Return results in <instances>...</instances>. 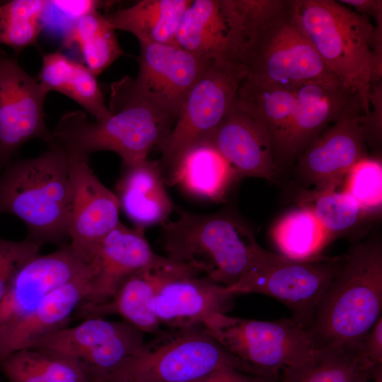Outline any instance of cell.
Returning a JSON list of instances; mask_svg holds the SVG:
<instances>
[{
    "mask_svg": "<svg viewBox=\"0 0 382 382\" xmlns=\"http://www.w3.org/2000/svg\"><path fill=\"white\" fill-rule=\"evenodd\" d=\"M231 25L228 60L243 78L294 91L337 77L325 66L296 19L294 0H225Z\"/></svg>",
    "mask_w": 382,
    "mask_h": 382,
    "instance_id": "obj_1",
    "label": "cell"
},
{
    "mask_svg": "<svg viewBox=\"0 0 382 382\" xmlns=\"http://www.w3.org/2000/svg\"><path fill=\"white\" fill-rule=\"evenodd\" d=\"M108 108L109 116L95 122L83 111L66 113L52 131L49 144L87 161L94 152L110 151L120 155L123 165H132L158 149L175 122L144 98L129 76L111 84Z\"/></svg>",
    "mask_w": 382,
    "mask_h": 382,
    "instance_id": "obj_2",
    "label": "cell"
},
{
    "mask_svg": "<svg viewBox=\"0 0 382 382\" xmlns=\"http://www.w3.org/2000/svg\"><path fill=\"white\" fill-rule=\"evenodd\" d=\"M178 215L162 225L161 243L166 257L203 272L219 284L231 286L272 253L258 244L245 224L230 214L178 209Z\"/></svg>",
    "mask_w": 382,
    "mask_h": 382,
    "instance_id": "obj_3",
    "label": "cell"
},
{
    "mask_svg": "<svg viewBox=\"0 0 382 382\" xmlns=\"http://www.w3.org/2000/svg\"><path fill=\"white\" fill-rule=\"evenodd\" d=\"M382 309V245L378 238L354 244L315 311L309 332L320 347H360Z\"/></svg>",
    "mask_w": 382,
    "mask_h": 382,
    "instance_id": "obj_4",
    "label": "cell"
},
{
    "mask_svg": "<svg viewBox=\"0 0 382 382\" xmlns=\"http://www.w3.org/2000/svg\"><path fill=\"white\" fill-rule=\"evenodd\" d=\"M69 163L50 144L39 156L13 160L0 172V214L8 213L27 226V238L42 245H68Z\"/></svg>",
    "mask_w": 382,
    "mask_h": 382,
    "instance_id": "obj_5",
    "label": "cell"
},
{
    "mask_svg": "<svg viewBox=\"0 0 382 382\" xmlns=\"http://www.w3.org/2000/svg\"><path fill=\"white\" fill-rule=\"evenodd\" d=\"M222 367L267 378L226 350L201 324L160 332L116 366L105 382H193Z\"/></svg>",
    "mask_w": 382,
    "mask_h": 382,
    "instance_id": "obj_6",
    "label": "cell"
},
{
    "mask_svg": "<svg viewBox=\"0 0 382 382\" xmlns=\"http://www.w3.org/2000/svg\"><path fill=\"white\" fill-rule=\"evenodd\" d=\"M303 33L328 69L369 111L370 42L374 25L370 18L332 0H294Z\"/></svg>",
    "mask_w": 382,
    "mask_h": 382,
    "instance_id": "obj_7",
    "label": "cell"
},
{
    "mask_svg": "<svg viewBox=\"0 0 382 382\" xmlns=\"http://www.w3.org/2000/svg\"><path fill=\"white\" fill-rule=\"evenodd\" d=\"M203 325L226 350L276 381L284 372L306 367L320 349L308 329L293 318L269 321L216 313Z\"/></svg>",
    "mask_w": 382,
    "mask_h": 382,
    "instance_id": "obj_8",
    "label": "cell"
},
{
    "mask_svg": "<svg viewBox=\"0 0 382 382\" xmlns=\"http://www.w3.org/2000/svg\"><path fill=\"white\" fill-rule=\"evenodd\" d=\"M344 255L299 260L280 253L248 271L227 289L238 294L272 297L292 312L293 318L308 329L317 306L337 273Z\"/></svg>",
    "mask_w": 382,
    "mask_h": 382,
    "instance_id": "obj_9",
    "label": "cell"
},
{
    "mask_svg": "<svg viewBox=\"0 0 382 382\" xmlns=\"http://www.w3.org/2000/svg\"><path fill=\"white\" fill-rule=\"evenodd\" d=\"M243 79L239 66L221 59L214 60L195 83L158 149L163 178L189 149L209 137L231 107Z\"/></svg>",
    "mask_w": 382,
    "mask_h": 382,
    "instance_id": "obj_10",
    "label": "cell"
},
{
    "mask_svg": "<svg viewBox=\"0 0 382 382\" xmlns=\"http://www.w3.org/2000/svg\"><path fill=\"white\" fill-rule=\"evenodd\" d=\"M144 334L125 320L91 317L46 336L30 348L74 361L90 382H105L116 366L142 347Z\"/></svg>",
    "mask_w": 382,
    "mask_h": 382,
    "instance_id": "obj_11",
    "label": "cell"
},
{
    "mask_svg": "<svg viewBox=\"0 0 382 382\" xmlns=\"http://www.w3.org/2000/svg\"><path fill=\"white\" fill-rule=\"evenodd\" d=\"M47 93L38 79L0 46V172L28 141H52L44 114Z\"/></svg>",
    "mask_w": 382,
    "mask_h": 382,
    "instance_id": "obj_12",
    "label": "cell"
},
{
    "mask_svg": "<svg viewBox=\"0 0 382 382\" xmlns=\"http://www.w3.org/2000/svg\"><path fill=\"white\" fill-rule=\"evenodd\" d=\"M294 91L296 96L294 114L273 146L281 173L292 168L299 156L327 127L360 102L337 77L311 81Z\"/></svg>",
    "mask_w": 382,
    "mask_h": 382,
    "instance_id": "obj_13",
    "label": "cell"
},
{
    "mask_svg": "<svg viewBox=\"0 0 382 382\" xmlns=\"http://www.w3.org/2000/svg\"><path fill=\"white\" fill-rule=\"evenodd\" d=\"M360 102L349 108L297 158V179L305 189L336 190L353 166L366 157V142L359 123Z\"/></svg>",
    "mask_w": 382,
    "mask_h": 382,
    "instance_id": "obj_14",
    "label": "cell"
},
{
    "mask_svg": "<svg viewBox=\"0 0 382 382\" xmlns=\"http://www.w3.org/2000/svg\"><path fill=\"white\" fill-rule=\"evenodd\" d=\"M139 45V68L133 84L144 98L176 121L189 92L214 60L178 45Z\"/></svg>",
    "mask_w": 382,
    "mask_h": 382,
    "instance_id": "obj_15",
    "label": "cell"
},
{
    "mask_svg": "<svg viewBox=\"0 0 382 382\" xmlns=\"http://www.w3.org/2000/svg\"><path fill=\"white\" fill-rule=\"evenodd\" d=\"M69 163V245L87 264L93 260L103 239L119 223L115 193L93 173L88 161L68 157Z\"/></svg>",
    "mask_w": 382,
    "mask_h": 382,
    "instance_id": "obj_16",
    "label": "cell"
},
{
    "mask_svg": "<svg viewBox=\"0 0 382 382\" xmlns=\"http://www.w3.org/2000/svg\"><path fill=\"white\" fill-rule=\"evenodd\" d=\"M197 270L178 263L160 282L153 308L160 324L181 328L203 324L216 313L230 308L234 294Z\"/></svg>",
    "mask_w": 382,
    "mask_h": 382,
    "instance_id": "obj_17",
    "label": "cell"
},
{
    "mask_svg": "<svg viewBox=\"0 0 382 382\" xmlns=\"http://www.w3.org/2000/svg\"><path fill=\"white\" fill-rule=\"evenodd\" d=\"M88 265L69 243L49 254H37L23 263L0 302V338L49 293L71 279Z\"/></svg>",
    "mask_w": 382,
    "mask_h": 382,
    "instance_id": "obj_18",
    "label": "cell"
},
{
    "mask_svg": "<svg viewBox=\"0 0 382 382\" xmlns=\"http://www.w3.org/2000/svg\"><path fill=\"white\" fill-rule=\"evenodd\" d=\"M165 256L156 254L144 229L120 222L103 239L92 262L96 272L78 312L105 303L134 273L158 264Z\"/></svg>",
    "mask_w": 382,
    "mask_h": 382,
    "instance_id": "obj_19",
    "label": "cell"
},
{
    "mask_svg": "<svg viewBox=\"0 0 382 382\" xmlns=\"http://www.w3.org/2000/svg\"><path fill=\"white\" fill-rule=\"evenodd\" d=\"M207 140L234 169L239 180L256 177L274 181L281 173L269 137L234 102Z\"/></svg>",
    "mask_w": 382,
    "mask_h": 382,
    "instance_id": "obj_20",
    "label": "cell"
},
{
    "mask_svg": "<svg viewBox=\"0 0 382 382\" xmlns=\"http://www.w3.org/2000/svg\"><path fill=\"white\" fill-rule=\"evenodd\" d=\"M96 272L94 262L49 293L21 321L0 338V361L18 350L30 348L46 336L67 327L84 299Z\"/></svg>",
    "mask_w": 382,
    "mask_h": 382,
    "instance_id": "obj_21",
    "label": "cell"
},
{
    "mask_svg": "<svg viewBox=\"0 0 382 382\" xmlns=\"http://www.w3.org/2000/svg\"><path fill=\"white\" fill-rule=\"evenodd\" d=\"M166 184L158 161L147 158L123 165L115 195L120 208L135 227L145 229L168 220L173 205Z\"/></svg>",
    "mask_w": 382,
    "mask_h": 382,
    "instance_id": "obj_22",
    "label": "cell"
},
{
    "mask_svg": "<svg viewBox=\"0 0 382 382\" xmlns=\"http://www.w3.org/2000/svg\"><path fill=\"white\" fill-rule=\"evenodd\" d=\"M178 262L165 256L156 265L130 276L108 302L78 312L88 318L119 314L144 333L158 332L160 323L153 303L158 286L164 276Z\"/></svg>",
    "mask_w": 382,
    "mask_h": 382,
    "instance_id": "obj_23",
    "label": "cell"
},
{
    "mask_svg": "<svg viewBox=\"0 0 382 382\" xmlns=\"http://www.w3.org/2000/svg\"><path fill=\"white\" fill-rule=\"evenodd\" d=\"M191 196L219 202L239 180L228 161L207 139L189 149L164 177Z\"/></svg>",
    "mask_w": 382,
    "mask_h": 382,
    "instance_id": "obj_24",
    "label": "cell"
},
{
    "mask_svg": "<svg viewBox=\"0 0 382 382\" xmlns=\"http://www.w3.org/2000/svg\"><path fill=\"white\" fill-rule=\"evenodd\" d=\"M178 46L207 59H226L231 27L224 0H191L180 18Z\"/></svg>",
    "mask_w": 382,
    "mask_h": 382,
    "instance_id": "obj_25",
    "label": "cell"
},
{
    "mask_svg": "<svg viewBox=\"0 0 382 382\" xmlns=\"http://www.w3.org/2000/svg\"><path fill=\"white\" fill-rule=\"evenodd\" d=\"M37 79L48 93L57 91L68 96L96 121L108 117L110 113L96 76L85 65L61 52L43 55Z\"/></svg>",
    "mask_w": 382,
    "mask_h": 382,
    "instance_id": "obj_26",
    "label": "cell"
},
{
    "mask_svg": "<svg viewBox=\"0 0 382 382\" xmlns=\"http://www.w3.org/2000/svg\"><path fill=\"white\" fill-rule=\"evenodd\" d=\"M190 1L141 0L105 16L115 30L132 33L139 42L178 45V26Z\"/></svg>",
    "mask_w": 382,
    "mask_h": 382,
    "instance_id": "obj_27",
    "label": "cell"
},
{
    "mask_svg": "<svg viewBox=\"0 0 382 382\" xmlns=\"http://www.w3.org/2000/svg\"><path fill=\"white\" fill-rule=\"evenodd\" d=\"M233 102L263 129L273 149L294 114L296 96L282 86L243 78Z\"/></svg>",
    "mask_w": 382,
    "mask_h": 382,
    "instance_id": "obj_28",
    "label": "cell"
},
{
    "mask_svg": "<svg viewBox=\"0 0 382 382\" xmlns=\"http://www.w3.org/2000/svg\"><path fill=\"white\" fill-rule=\"evenodd\" d=\"M63 45L76 47L85 66L96 76L124 54L115 30L97 10L75 19L64 37Z\"/></svg>",
    "mask_w": 382,
    "mask_h": 382,
    "instance_id": "obj_29",
    "label": "cell"
},
{
    "mask_svg": "<svg viewBox=\"0 0 382 382\" xmlns=\"http://www.w3.org/2000/svg\"><path fill=\"white\" fill-rule=\"evenodd\" d=\"M0 371L9 382H90L74 361L34 348L22 349L4 358Z\"/></svg>",
    "mask_w": 382,
    "mask_h": 382,
    "instance_id": "obj_30",
    "label": "cell"
},
{
    "mask_svg": "<svg viewBox=\"0 0 382 382\" xmlns=\"http://www.w3.org/2000/svg\"><path fill=\"white\" fill-rule=\"evenodd\" d=\"M382 366H376L360 347L332 345L320 347L313 360L297 371L294 382H369Z\"/></svg>",
    "mask_w": 382,
    "mask_h": 382,
    "instance_id": "obj_31",
    "label": "cell"
},
{
    "mask_svg": "<svg viewBox=\"0 0 382 382\" xmlns=\"http://www.w3.org/2000/svg\"><path fill=\"white\" fill-rule=\"evenodd\" d=\"M272 238L280 254L291 259L319 257L332 241L330 233L307 208L299 207L285 214L274 225Z\"/></svg>",
    "mask_w": 382,
    "mask_h": 382,
    "instance_id": "obj_32",
    "label": "cell"
},
{
    "mask_svg": "<svg viewBox=\"0 0 382 382\" xmlns=\"http://www.w3.org/2000/svg\"><path fill=\"white\" fill-rule=\"evenodd\" d=\"M299 207L309 209L330 233L332 241L345 234L368 216L345 191H316L303 188Z\"/></svg>",
    "mask_w": 382,
    "mask_h": 382,
    "instance_id": "obj_33",
    "label": "cell"
},
{
    "mask_svg": "<svg viewBox=\"0 0 382 382\" xmlns=\"http://www.w3.org/2000/svg\"><path fill=\"white\" fill-rule=\"evenodd\" d=\"M50 1L12 0L0 5V45L19 53L35 45L43 28L42 16Z\"/></svg>",
    "mask_w": 382,
    "mask_h": 382,
    "instance_id": "obj_34",
    "label": "cell"
},
{
    "mask_svg": "<svg viewBox=\"0 0 382 382\" xmlns=\"http://www.w3.org/2000/svg\"><path fill=\"white\" fill-rule=\"evenodd\" d=\"M344 191L368 215L379 212L382 204V165L377 158L357 161L345 178Z\"/></svg>",
    "mask_w": 382,
    "mask_h": 382,
    "instance_id": "obj_35",
    "label": "cell"
},
{
    "mask_svg": "<svg viewBox=\"0 0 382 382\" xmlns=\"http://www.w3.org/2000/svg\"><path fill=\"white\" fill-rule=\"evenodd\" d=\"M369 111L359 117L365 142L373 149H379L382 133V83L370 86Z\"/></svg>",
    "mask_w": 382,
    "mask_h": 382,
    "instance_id": "obj_36",
    "label": "cell"
},
{
    "mask_svg": "<svg viewBox=\"0 0 382 382\" xmlns=\"http://www.w3.org/2000/svg\"><path fill=\"white\" fill-rule=\"evenodd\" d=\"M360 349L370 362L376 366H382V317L364 337Z\"/></svg>",
    "mask_w": 382,
    "mask_h": 382,
    "instance_id": "obj_37",
    "label": "cell"
},
{
    "mask_svg": "<svg viewBox=\"0 0 382 382\" xmlns=\"http://www.w3.org/2000/svg\"><path fill=\"white\" fill-rule=\"evenodd\" d=\"M193 382H283L246 374L231 367L219 368Z\"/></svg>",
    "mask_w": 382,
    "mask_h": 382,
    "instance_id": "obj_38",
    "label": "cell"
},
{
    "mask_svg": "<svg viewBox=\"0 0 382 382\" xmlns=\"http://www.w3.org/2000/svg\"><path fill=\"white\" fill-rule=\"evenodd\" d=\"M370 50V84L382 83V24L374 26Z\"/></svg>",
    "mask_w": 382,
    "mask_h": 382,
    "instance_id": "obj_39",
    "label": "cell"
},
{
    "mask_svg": "<svg viewBox=\"0 0 382 382\" xmlns=\"http://www.w3.org/2000/svg\"><path fill=\"white\" fill-rule=\"evenodd\" d=\"M339 3L354 8L356 12L373 17L376 24H382V1L381 0H340Z\"/></svg>",
    "mask_w": 382,
    "mask_h": 382,
    "instance_id": "obj_40",
    "label": "cell"
},
{
    "mask_svg": "<svg viewBox=\"0 0 382 382\" xmlns=\"http://www.w3.org/2000/svg\"><path fill=\"white\" fill-rule=\"evenodd\" d=\"M50 2L76 19L89 11L97 10L101 4L96 1H50Z\"/></svg>",
    "mask_w": 382,
    "mask_h": 382,
    "instance_id": "obj_41",
    "label": "cell"
},
{
    "mask_svg": "<svg viewBox=\"0 0 382 382\" xmlns=\"http://www.w3.org/2000/svg\"><path fill=\"white\" fill-rule=\"evenodd\" d=\"M36 243L28 238L21 241H12L0 238V267L13 256Z\"/></svg>",
    "mask_w": 382,
    "mask_h": 382,
    "instance_id": "obj_42",
    "label": "cell"
},
{
    "mask_svg": "<svg viewBox=\"0 0 382 382\" xmlns=\"http://www.w3.org/2000/svg\"><path fill=\"white\" fill-rule=\"evenodd\" d=\"M369 382H382V369L378 371L374 378Z\"/></svg>",
    "mask_w": 382,
    "mask_h": 382,
    "instance_id": "obj_43",
    "label": "cell"
}]
</instances>
